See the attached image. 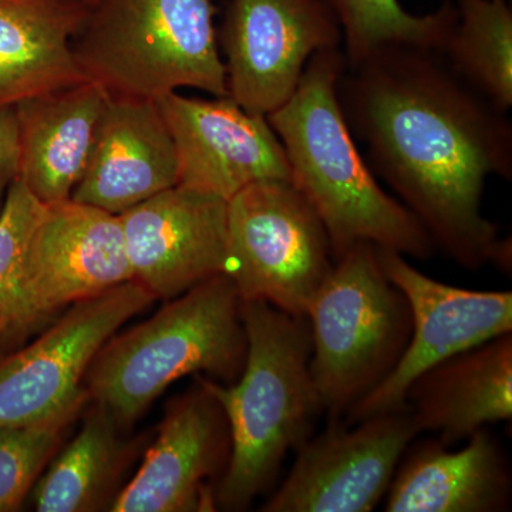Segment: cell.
<instances>
[{"mask_svg": "<svg viewBox=\"0 0 512 512\" xmlns=\"http://www.w3.org/2000/svg\"><path fill=\"white\" fill-rule=\"evenodd\" d=\"M90 6L84 0H0V109L87 79L72 45Z\"/></svg>", "mask_w": 512, "mask_h": 512, "instance_id": "20", "label": "cell"}, {"mask_svg": "<svg viewBox=\"0 0 512 512\" xmlns=\"http://www.w3.org/2000/svg\"><path fill=\"white\" fill-rule=\"evenodd\" d=\"M377 255L387 279L406 296L412 335L396 369L346 414V424L402 409L410 384L421 373L512 332V292L457 288L424 275L399 252L377 248Z\"/></svg>", "mask_w": 512, "mask_h": 512, "instance_id": "12", "label": "cell"}, {"mask_svg": "<svg viewBox=\"0 0 512 512\" xmlns=\"http://www.w3.org/2000/svg\"><path fill=\"white\" fill-rule=\"evenodd\" d=\"M420 436L406 404L355 424L329 420L296 450L264 512H370L382 503L406 448Z\"/></svg>", "mask_w": 512, "mask_h": 512, "instance_id": "11", "label": "cell"}, {"mask_svg": "<svg viewBox=\"0 0 512 512\" xmlns=\"http://www.w3.org/2000/svg\"><path fill=\"white\" fill-rule=\"evenodd\" d=\"M109 97L99 83L86 79L16 104L19 178L43 204L72 200Z\"/></svg>", "mask_w": 512, "mask_h": 512, "instance_id": "19", "label": "cell"}, {"mask_svg": "<svg viewBox=\"0 0 512 512\" xmlns=\"http://www.w3.org/2000/svg\"><path fill=\"white\" fill-rule=\"evenodd\" d=\"M72 441L57 451L30 491L39 512L110 511L128 467L146 448L109 410L92 403Z\"/></svg>", "mask_w": 512, "mask_h": 512, "instance_id": "21", "label": "cell"}, {"mask_svg": "<svg viewBox=\"0 0 512 512\" xmlns=\"http://www.w3.org/2000/svg\"><path fill=\"white\" fill-rule=\"evenodd\" d=\"M345 67L340 47L316 53L291 99L266 116L284 146L291 183L318 212L335 261L359 242L427 261L433 239L380 187L356 147L339 100Z\"/></svg>", "mask_w": 512, "mask_h": 512, "instance_id": "2", "label": "cell"}, {"mask_svg": "<svg viewBox=\"0 0 512 512\" xmlns=\"http://www.w3.org/2000/svg\"><path fill=\"white\" fill-rule=\"evenodd\" d=\"M248 349L234 383L198 380L218 400L231 433V458L215 487V508L245 511L274 488L282 464L313 436L323 414L311 372L306 316L264 301H242Z\"/></svg>", "mask_w": 512, "mask_h": 512, "instance_id": "3", "label": "cell"}, {"mask_svg": "<svg viewBox=\"0 0 512 512\" xmlns=\"http://www.w3.org/2000/svg\"><path fill=\"white\" fill-rule=\"evenodd\" d=\"M384 498L387 512L510 511L507 451L487 427L471 434L457 451L437 439L413 440Z\"/></svg>", "mask_w": 512, "mask_h": 512, "instance_id": "17", "label": "cell"}, {"mask_svg": "<svg viewBox=\"0 0 512 512\" xmlns=\"http://www.w3.org/2000/svg\"><path fill=\"white\" fill-rule=\"evenodd\" d=\"M457 22L441 56L503 113L512 107V8L508 0H453Z\"/></svg>", "mask_w": 512, "mask_h": 512, "instance_id": "22", "label": "cell"}, {"mask_svg": "<svg viewBox=\"0 0 512 512\" xmlns=\"http://www.w3.org/2000/svg\"><path fill=\"white\" fill-rule=\"evenodd\" d=\"M217 32L228 96L256 116L291 99L316 53L342 46L323 0H228Z\"/></svg>", "mask_w": 512, "mask_h": 512, "instance_id": "10", "label": "cell"}, {"mask_svg": "<svg viewBox=\"0 0 512 512\" xmlns=\"http://www.w3.org/2000/svg\"><path fill=\"white\" fill-rule=\"evenodd\" d=\"M242 299L228 274L212 276L126 332L93 357L84 389L90 402L130 429L171 386L201 375L224 384L241 376L248 339Z\"/></svg>", "mask_w": 512, "mask_h": 512, "instance_id": "4", "label": "cell"}, {"mask_svg": "<svg viewBox=\"0 0 512 512\" xmlns=\"http://www.w3.org/2000/svg\"><path fill=\"white\" fill-rule=\"evenodd\" d=\"M228 201L175 185L120 214L134 281L167 302L228 274Z\"/></svg>", "mask_w": 512, "mask_h": 512, "instance_id": "15", "label": "cell"}, {"mask_svg": "<svg viewBox=\"0 0 512 512\" xmlns=\"http://www.w3.org/2000/svg\"><path fill=\"white\" fill-rule=\"evenodd\" d=\"M228 275L242 301L306 316L335 265L318 212L288 180L259 181L228 200Z\"/></svg>", "mask_w": 512, "mask_h": 512, "instance_id": "7", "label": "cell"}, {"mask_svg": "<svg viewBox=\"0 0 512 512\" xmlns=\"http://www.w3.org/2000/svg\"><path fill=\"white\" fill-rule=\"evenodd\" d=\"M338 19L346 66L356 67L387 47L409 46L443 52L457 22L453 0L414 15L400 0H323Z\"/></svg>", "mask_w": 512, "mask_h": 512, "instance_id": "23", "label": "cell"}, {"mask_svg": "<svg viewBox=\"0 0 512 512\" xmlns=\"http://www.w3.org/2000/svg\"><path fill=\"white\" fill-rule=\"evenodd\" d=\"M229 458L227 416L197 380L168 403L156 439L110 511H215V487Z\"/></svg>", "mask_w": 512, "mask_h": 512, "instance_id": "13", "label": "cell"}, {"mask_svg": "<svg viewBox=\"0 0 512 512\" xmlns=\"http://www.w3.org/2000/svg\"><path fill=\"white\" fill-rule=\"evenodd\" d=\"M419 434L444 446L512 417V333L464 350L421 373L404 399Z\"/></svg>", "mask_w": 512, "mask_h": 512, "instance_id": "18", "label": "cell"}, {"mask_svg": "<svg viewBox=\"0 0 512 512\" xmlns=\"http://www.w3.org/2000/svg\"><path fill=\"white\" fill-rule=\"evenodd\" d=\"M45 207L18 178L0 211V345L8 343L26 251Z\"/></svg>", "mask_w": 512, "mask_h": 512, "instance_id": "25", "label": "cell"}, {"mask_svg": "<svg viewBox=\"0 0 512 512\" xmlns=\"http://www.w3.org/2000/svg\"><path fill=\"white\" fill-rule=\"evenodd\" d=\"M306 318L323 414L343 420L402 359L412 335L409 303L384 274L376 245L359 242L336 259Z\"/></svg>", "mask_w": 512, "mask_h": 512, "instance_id": "6", "label": "cell"}, {"mask_svg": "<svg viewBox=\"0 0 512 512\" xmlns=\"http://www.w3.org/2000/svg\"><path fill=\"white\" fill-rule=\"evenodd\" d=\"M339 100L375 173L461 268L511 271L510 238L483 215L488 177L512 178L507 113L433 50L399 46L345 67Z\"/></svg>", "mask_w": 512, "mask_h": 512, "instance_id": "1", "label": "cell"}, {"mask_svg": "<svg viewBox=\"0 0 512 512\" xmlns=\"http://www.w3.org/2000/svg\"><path fill=\"white\" fill-rule=\"evenodd\" d=\"M134 281L119 215L73 200L46 205L29 241L8 343L74 303Z\"/></svg>", "mask_w": 512, "mask_h": 512, "instance_id": "9", "label": "cell"}, {"mask_svg": "<svg viewBox=\"0 0 512 512\" xmlns=\"http://www.w3.org/2000/svg\"><path fill=\"white\" fill-rule=\"evenodd\" d=\"M156 301L136 281L69 306L43 335L0 359V427L26 426L89 404L84 376L117 330Z\"/></svg>", "mask_w": 512, "mask_h": 512, "instance_id": "8", "label": "cell"}, {"mask_svg": "<svg viewBox=\"0 0 512 512\" xmlns=\"http://www.w3.org/2000/svg\"><path fill=\"white\" fill-rule=\"evenodd\" d=\"M174 140L178 185L231 200L248 185L291 181L284 146L265 116L242 109L229 96L158 100Z\"/></svg>", "mask_w": 512, "mask_h": 512, "instance_id": "14", "label": "cell"}, {"mask_svg": "<svg viewBox=\"0 0 512 512\" xmlns=\"http://www.w3.org/2000/svg\"><path fill=\"white\" fill-rule=\"evenodd\" d=\"M87 404L26 426L0 427V512L19 511Z\"/></svg>", "mask_w": 512, "mask_h": 512, "instance_id": "24", "label": "cell"}, {"mask_svg": "<svg viewBox=\"0 0 512 512\" xmlns=\"http://www.w3.org/2000/svg\"><path fill=\"white\" fill-rule=\"evenodd\" d=\"M19 126L15 107L0 109V211L9 188L19 178Z\"/></svg>", "mask_w": 512, "mask_h": 512, "instance_id": "26", "label": "cell"}, {"mask_svg": "<svg viewBox=\"0 0 512 512\" xmlns=\"http://www.w3.org/2000/svg\"><path fill=\"white\" fill-rule=\"evenodd\" d=\"M175 185L177 153L158 101L110 96L72 200L120 215Z\"/></svg>", "mask_w": 512, "mask_h": 512, "instance_id": "16", "label": "cell"}, {"mask_svg": "<svg viewBox=\"0 0 512 512\" xmlns=\"http://www.w3.org/2000/svg\"><path fill=\"white\" fill-rule=\"evenodd\" d=\"M84 2H87V3H89V5H93V3H94V0H84Z\"/></svg>", "mask_w": 512, "mask_h": 512, "instance_id": "27", "label": "cell"}, {"mask_svg": "<svg viewBox=\"0 0 512 512\" xmlns=\"http://www.w3.org/2000/svg\"><path fill=\"white\" fill-rule=\"evenodd\" d=\"M215 15V0H94L74 37V59L110 96H228Z\"/></svg>", "mask_w": 512, "mask_h": 512, "instance_id": "5", "label": "cell"}]
</instances>
